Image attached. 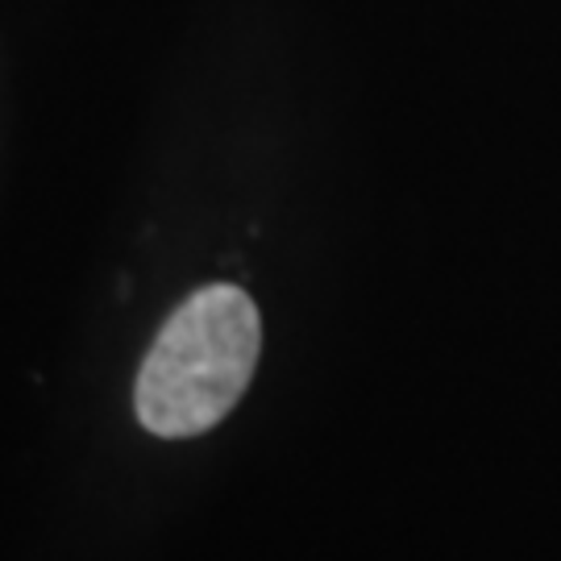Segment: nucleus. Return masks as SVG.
Returning <instances> with one entry per match:
<instances>
[{
  "instance_id": "nucleus-1",
  "label": "nucleus",
  "mask_w": 561,
  "mask_h": 561,
  "mask_svg": "<svg viewBox=\"0 0 561 561\" xmlns=\"http://www.w3.org/2000/svg\"><path fill=\"white\" fill-rule=\"evenodd\" d=\"M262 321L254 300L213 283L175 308L141 362L134 408L154 437H196L221 424L254 379Z\"/></svg>"
}]
</instances>
